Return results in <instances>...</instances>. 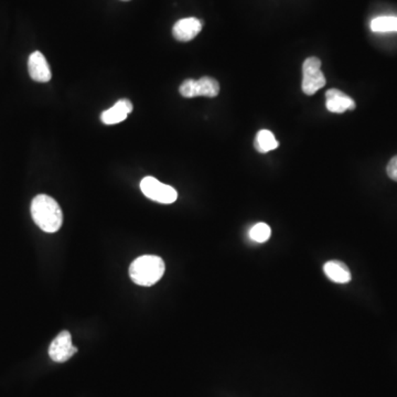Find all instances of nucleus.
Instances as JSON below:
<instances>
[{
	"instance_id": "obj_1",
	"label": "nucleus",
	"mask_w": 397,
	"mask_h": 397,
	"mask_svg": "<svg viewBox=\"0 0 397 397\" xmlns=\"http://www.w3.org/2000/svg\"><path fill=\"white\" fill-rule=\"evenodd\" d=\"M31 216L37 226L47 233H56L63 224V213L54 197L38 195L31 202Z\"/></svg>"
},
{
	"instance_id": "obj_2",
	"label": "nucleus",
	"mask_w": 397,
	"mask_h": 397,
	"mask_svg": "<svg viewBox=\"0 0 397 397\" xmlns=\"http://www.w3.org/2000/svg\"><path fill=\"white\" fill-rule=\"evenodd\" d=\"M165 262L159 256L144 255L136 258L129 267L130 279L140 286L150 287L157 283L165 274Z\"/></svg>"
},
{
	"instance_id": "obj_3",
	"label": "nucleus",
	"mask_w": 397,
	"mask_h": 397,
	"mask_svg": "<svg viewBox=\"0 0 397 397\" xmlns=\"http://www.w3.org/2000/svg\"><path fill=\"white\" fill-rule=\"evenodd\" d=\"M326 83V78L322 71V61L314 56L306 59L303 66V92L312 97Z\"/></svg>"
},
{
	"instance_id": "obj_4",
	"label": "nucleus",
	"mask_w": 397,
	"mask_h": 397,
	"mask_svg": "<svg viewBox=\"0 0 397 397\" xmlns=\"http://www.w3.org/2000/svg\"><path fill=\"white\" fill-rule=\"evenodd\" d=\"M179 92L187 99L197 97H215L220 93V84L210 76H203L197 81L188 79L180 85Z\"/></svg>"
},
{
	"instance_id": "obj_5",
	"label": "nucleus",
	"mask_w": 397,
	"mask_h": 397,
	"mask_svg": "<svg viewBox=\"0 0 397 397\" xmlns=\"http://www.w3.org/2000/svg\"><path fill=\"white\" fill-rule=\"evenodd\" d=\"M140 189L142 193L150 200L161 203V204H171L178 199V193L176 189L160 183L156 178L145 177L140 183Z\"/></svg>"
},
{
	"instance_id": "obj_6",
	"label": "nucleus",
	"mask_w": 397,
	"mask_h": 397,
	"mask_svg": "<svg viewBox=\"0 0 397 397\" xmlns=\"http://www.w3.org/2000/svg\"><path fill=\"white\" fill-rule=\"evenodd\" d=\"M78 352V348L72 343V336L68 331H62L51 342L49 355L52 361L63 363L71 359Z\"/></svg>"
},
{
	"instance_id": "obj_7",
	"label": "nucleus",
	"mask_w": 397,
	"mask_h": 397,
	"mask_svg": "<svg viewBox=\"0 0 397 397\" xmlns=\"http://www.w3.org/2000/svg\"><path fill=\"white\" fill-rule=\"evenodd\" d=\"M203 28V23L195 17L177 21L172 28V35L176 40L188 42L193 40Z\"/></svg>"
},
{
	"instance_id": "obj_8",
	"label": "nucleus",
	"mask_w": 397,
	"mask_h": 397,
	"mask_svg": "<svg viewBox=\"0 0 397 397\" xmlns=\"http://www.w3.org/2000/svg\"><path fill=\"white\" fill-rule=\"evenodd\" d=\"M28 71L31 79L33 81L39 82V83H47L52 78V73H51L50 66H49L46 56H43L39 51L33 52L29 56Z\"/></svg>"
},
{
	"instance_id": "obj_9",
	"label": "nucleus",
	"mask_w": 397,
	"mask_h": 397,
	"mask_svg": "<svg viewBox=\"0 0 397 397\" xmlns=\"http://www.w3.org/2000/svg\"><path fill=\"white\" fill-rule=\"evenodd\" d=\"M326 107L334 114H342L344 111L355 109V102L343 92L331 89L326 93Z\"/></svg>"
},
{
	"instance_id": "obj_10",
	"label": "nucleus",
	"mask_w": 397,
	"mask_h": 397,
	"mask_svg": "<svg viewBox=\"0 0 397 397\" xmlns=\"http://www.w3.org/2000/svg\"><path fill=\"white\" fill-rule=\"evenodd\" d=\"M133 103L129 99H121L117 102L114 106L103 111L101 115V121L105 125H115L123 122L127 118L128 114L133 111Z\"/></svg>"
},
{
	"instance_id": "obj_11",
	"label": "nucleus",
	"mask_w": 397,
	"mask_h": 397,
	"mask_svg": "<svg viewBox=\"0 0 397 397\" xmlns=\"http://www.w3.org/2000/svg\"><path fill=\"white\" fill-rule=\"evenodd\" d=\"M324 274L334 283H347L351 281V273L346 264L339 261H330L324 264Z\"/></svg>"
},
{
	"instance_id": "obj_12",
	"label": "nucleus",
	"mask_w": 397,
	"mask_h": 397,
	"mask_svg": "<svg viewBox=\"0 0 397 397\" xmlns=\"http://www.w3.org/2000/svg\"><path fill=\"white\" fill-rule=\"evenodd\" d=\"M256 150L261 154L271 152L279 147V142L276 140L275 136L271 130L267 129H262L257 133L255 137V142H254Z\"/></svg>"
},
{
	"instance_id": "obj_13",
	"label": "nucleus",
	"mask_w": 397,
	"mask_h": 397,
	"mask_svg": "<svg viewBox=\"0 0 397 397\" xmlns=\"http://www.w3.org/2000/svg\"><path fill=\"white\" fill-rule=\"evenodd\" d=\"M371 30L373 32H397V17L395 16H381L371 21Z\"/></svg>"
},
{
	"instance_id": "obj_14",
	"label": "nucleus",
	"mask_w": 397,
	"mask_h": 397,
	"mask_svg": "<svg viewBox=\"0 0 397 397\" xmlns=\"http://www.w3.org/2000/svg\"><path fill=\"white\" fill-rule=\"evenodd\" d=\"M271 228L266 223H257L250 231V236L257 243H264L271 238Z\"/></svg>"
},
{
	"instance_id": "obj_15",
	"label": "nucleus",
	"mask_w": 397,
	"mask_h": 397,
	"mask_svg": "<svg viewBox=\"0 0 397 397\" xmlns=\"http://www.w3.org/2000/svg\"><path fill=\"white\" fill-rule=\"evenodd\" d=\"M387 176L391 178V179L397 181V156L393 157L391 161L389 162L386 168Z\"/></svg>"
},
{
	"instance_id": "obj_16",
	"label": "nucleus",
	"mask_w": 397,
	"mask_h": 397,
	"mask_svg": "<svg viewBox=\"0 0 397 397\" xmlns=\"http://www.w3.org/2000/svg\"><path fill=\"white\" fill-rule=\"evenodd\" d=\"M123 1H129V0H123Z\"/></svg>"
}]
</instances>
